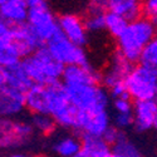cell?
<instances>
[{
    "instance_id": "26",
    "label": "cell",
    "mask_w": 157,
    "mask_h": 157,
    "mask_svg": "<svg viewBox=\"0 0 157 157\" xmlns=\"http://www.w3.org/2000/svg\"><path fill=\"white\" fill-rule=\"evenodd\" d=\"M83 19H84L86 28L89 32V34H96V33L106 30V14L86 13Z\"/></svg>"
},
{
    "instance_id": "33",
    "label": "cell",
    "mask_w": 157,
    "mask_h": 157,
    "mask_svg": "<svg viewBox=\"0 0 157 157\" xmlns=\"http://www.w3.org/2000/svg\"><path fill=\"white\" fill-rule=\"evenodd\" d=\"M3 157H27L25 153H21V152H8L6 155H4Z\"/></svg>"
},
{
    "instance_id": "15",
    "label": "cell",
    "mask_w": 157,
    "mask_h": 157,
    "mask_svg": "<svg viewBox=\"0 0 157 157\" xmlns=\"http://www.w3.org/2000/svg\"><path fill=\"white\" fill-rule=\"evenodd\" d=\"M133 128L137 132H146L148 129H157V102L151 101H137L133 103Z\"/></svg>"
},
{
    "instance_id": "17",
    "label": "cell",
    "mask_w": 157,
    "mask_h": 157,
    "mask_svg": "<svg viewBox=\"0 0 157 157\" xmlns=\"http://www.w3.org/2000/svg\"><path fill=\"white\" fill-rule=\"evenodd\" d=\"M33 82L24 71L21 63L11 67H0V87H8L27 93Z\"/></svg>"
},
{
    "instance_id": "5",
    "label": "cell",
    "mask_w": 157,
    "mask_h": 157,
    "mask_svg": "<svg viewBox=\"0 0 157 157\" xmlns=\"http://www.w3.org/2000/svg\"><path fill=\"white\" fill-rule=\"evenodd\" d=\"M35 129L30 121L23 118H2L0 146L3 151L17 152L32 142Z\"/></svg>"
},
{
    "instance_id": "13",
    "label": "cell",
    "mask_w": 157,
    "mask_h": 157,
    "mask_svg": "<svg viewBox=\"0 0 157 157\" xmlns=\"http://www.w3.org/2000/svg\"><path fill=\"white\" fill-rule=\"evenodd\" d=\"M62 83L65 87L102 84V72L90 63L84 65H68L64 68Z\"/></svg>"
},
{
    "instance_id": "22",
    "label": "cell",
    "mask_w": 157,
    "mask_h": 157,
    "mask_svg": "<svg viewBox=\"0 0 157 157\" xmlns=\"http://www.w3.org/2000/svg\"><path fill=\"white\" fill-rule=\"evenodd\" d=\"M35 129V132L42 136H52L56 133L58 128V124L56 120L49 113H38V114H30L29 120Z\"/></svg>"
},
{
    "instance_id": "19",
    "label": "cell",
    "mask_w": 157,
    "mask_h": 157,
    "mask_svg": "<svg viewBox=\"0 0 157 157\" xmlns=\"http://www.w3.org/2000/svg\"><path fill=\"white\" fill-rule=\"evenodd\" d=\"M25 108L30 114L49 113L48 87L33 84L25 94Z\"/></svg>"
},
{
    "instance_id": "32",
    "label": "cell",
    "mask_w": 157,
    "mask_h": 157,
    "mask_svg": "<svg viewBox=\"0 0 157 157\" xmlns=\"http://www.w3.org/2000/svg\"><path fill=\"white\" fill-rule=\"evenodd\" d=\"M108 92H109L112 99H117V98H131L124 83H121V84H117V86L112 87L111 89H108Z\"/></svg>"
},
{
    "instance_id": "7",
    "label": "cell",
    "mask_w": 157,
    "mask_h": 157,
    "mask_svg": "<svg viewBox=\"0 0 157 157\" xmlns=\"http://www.w3.org/2000/svg\"><path fill=\"white\" fill-rule=\"evenodd\" d=\"M0 42L13 43L20 52L23 59L45 45L32 30L28 23L23 25H9L0 21Z\"/></svg>"
},
{
    "instance_id": "21",
    "label": "cell",
    "mask_w": 157,
    "mask_h": 157,
    "mask_svg": "<svg viewBox=\"0 0 157 157\" xmlns=\"http://www.w3.org/2000/svg\"><path fill=\"white\" fill-rule=\"evenodd\" d=\"M83 146L75 157H112V147L97 137H84Z\"/></svg>"
},
{
    "instance_id": "35",
    "label": "cell",
    "mask_w": 157,
    "mask_h": 157,
    "mask_svg": "<svg viewBox=\"0 0 157 157\" xmlns=\"http://www.w3.org/2000/svg\"><path fill=\"white\" fill-rule=\"evenodd\" d=\"M155 101H156V102H157V94H156V98H155Z\"/></svg>"
},
{
    "instance_id": "2",
    "label": "cell",
    "mask_w": 157,
    "mask_h": 157,
    "mask_svg": "<svg viewBox=\"0 0 157 157\" xmlns=\"http://www.w3.org/2000/svg\"><path fill=\"white\" fill-rule=\"evenodd\" d=\"M21 65L33 84L45 87L62 82L65 68L50 54L45 45L35 50L29 57L24 58L21 60Z\"/></svg>"
},
{
    "instance_id": "31",
    "label": "cell",
    "mask_w": 157,
    "mask_h": 157,
    "mask_svg": "<svg viewBox=\"0 0 157 157\" xmlns=\"http://www.w3.org/2000/svg\"><path fill=\"white\" fill-rule=\"evenodd\" d=\"M143 17L157 25V0H143Z\"/></svg>"
},
{
    "instance_id": "4",
    "label": "cell",
    "mask_w": 157,
    "mask_h": 157,
    "mask_svg": "<svg viewBox=\"0 0 157 157\" xmlns=\"http://www.w3.org/2000/svg\"><path fill=\"white\" fill-rule=\"evenodd\" d=\"M49 114L56 120L59 128L73 131L75 128L78 111L71 102L65 86L59 82L49 86Z\"/></svg>"
},
{
    "instance_id": "3",
    "label": "cell",
    "mask_w": 157,
    "mask_h": 157,
    "mask_svg": "<svg viewBox=\"0 0 157 157\" xmlns=\"http://www.w3.org/2000/svg\"><path fill=\"white\" fill-rule=\"evenodd\" d=\"M71 102L79 113H94L108 111L111 94L102 84L65 87Z\"/></svg>"
},
{
    "instance_id": "18",
    "label": "cell",
    "mask_w": 157,
    "mask_h": 157,
    "mask_svg": "<svg viewBox=\"0 0 157 157\" xmlns=\"http://www.w3.org/2000/svg\"><path fill=\"white\" fill-rule=\"evenodd\" d=\"M83 146V140L79 135L65 133L57 136L50 143V150L56 157H75Z\"/></svg>"
},
{
    "instance_id": "14",
    "label": "cell",
    "mask_w": 157,
    "mask_h": 157,
    "mask_svg": "<svg viewBox=\"0 0 157 157\" xmlns=\"http://www.w3.org/2000/svg\"><path fill=\"white\" fill-rule=\"evenodd\" d=\"M25 94L21 90L8 87H0V113L2 118H19V116L27 111L25 108Z\"/></svg>"
},
{
    "instance_id": "12",
    "label": "cell",
    "mask_w": 157,
    "mask_h": 157,
    "mask_svg": "<svg viewBox=\"0 0 157 157\" xmlns=\"http://www.w3.org/2000/svg\"><path fill=\"white\" fill-rule=\"evenodd\" d=\"M59 32L74 44L86 47L89 42V32L86 28L84 19L79 14L64 13L58 17Z\"/></svg>"
},
{
    "instance_id": "28",
    "label": "cell",
    "mask_w": 157,
    "mask_h": 157,
    "mask_svg": "<svg viewBox=\"0 0 157 157\" xmlns=\"http://www.w3.org/2000/svg\"><path fill=\"white\" fill-rule=\"evenodd\" d=\"M108 11H109V0H88L86 13L107 14Z\"/></svg>"
},
{
    "instance_id": "10",
    "label": "cell",
    "mask_w": 157,
    "mask_h": 157,
    "mask_svg": "<svg viewBox=\"0 0 157 157\" xmlns=\"http://www.w3.org/2000/svg\"><path fill=\"white\" fill-rule=\"evenodd\" d=\"M112 126V117L108 111L94 112V113H79L77 116L74 132L82 138L97 137L102 138L106 131Z\"/></svg>"
},
{
    "instance_id": "30",
    "label": "cell",
    "mask_w": 157,
    "mask_h": 157,
    "mask_svg": "<svg viewBox=\"0 0 157 157\" xmlns=\"http://www.w3.org/2000/svg\"><path fill=\"white\" fill-rule=\"evenodd\" d=\"M133 103L131 98H117L113 99L112 107L114 113H131L133 111Z\"/></svg>"
},
{
    "instance_id": "16",
    "label": "cell",
    "mask_w": 157,
    "mask_h": 157,
    "mask_svg": "<svg viewBox=\"0 0 157 157\" xmlns=\"http://www.w3.org/2000/svg\"><path fill=\"white\" fill-rule=\"evenodd\" d=\"M29 6L27 0H0V18L9 25L28 23Z\"/></svg>"
},
{
    "instance_id": "11",
    "label": "cell",
    "mask_w": 157,
    "mask_h": 157,
    "mask_svg": "<svg viewBox=\"0 0 157 157\" xmlns=\"http://www.w3.org/2000/svg\"><path fill=\"white\" fill-rule=\"evenodd\" d=\"M133 67L135 64L128 62L118 50L113 52L108 59V64L102 71V86L111 89L117 84L124 83Z\"/></svg>"
},
{
    "instance_id": "6",
    "label": "cell",
    "mask_w": 157,
    "mask_h": 157,
    "mask_svg": "<svg viewBox=\"0 0 157 157\" xmlns=\"http://www.w3.org/2000/svg\"><path fill=\"white\" fill-rule=\"evenodd\" d=\"M124 84L133 102L155 99L157 94V72L141 63L135 64Z\"/></svg>"
},
{
    "instance_id": "25",
    "label": "cell",
    "mask_w": 157,
    "mask_h": 157,
    "mask_svg": "<svg viewBox=\"0 0 157 157\" xmlns=\"http://www.w3.org/2000/svg\"><path fill=\"white\" fill-rule=\"evenodd\" d=\"M140 63L157 72V35L143 49Z\"/></svg>"
},
{
    "instance_id": "9",
    "label": "cell",
    "mask_w": 157,
    "mask_h": 157,
    "mask_svg": "<svg viewBox=\"0 0 157 157\" xmlns=\"http://www.w3.org/2000/svg\"><path fill=\"white\" fill-rule=\"evenodd\" d=\"M28 25L44 44L59 33L58 17L52 10L48 2L29 8Z\"/></svg>"
},
{
    "instance_id": "29",
    "label": "cell",
    "mask_w": 157,
    "mask_h": 157,
    "mask_svg": "<svg viewBox=\"0 0 157 157\" xmlns=\"http://www.w3.org/2000/svg\"><path fill=\"white\" fill-rule=\"evenodd\" d=\"M126 136V133L123 132V131H121V129H118L117 127H114L113 124L106 131V133L103 135V141L106 142V143H108V145L112 147L113 145H116L118 141H121L123 137Z\"/></svg>"
},
{
    "instance_id": "1",
    "label": "cell",
    "mask_w": 157,
    "mask_h": 157,
    "mask_svg": "<svg viewBox=\"0 0 157 157\" xmlns=\"http://www.w3.org/2000/svg\"><path fill=\"white\" fill-rule=\"evenodd\" d=\"M157 35V25L146 17L129 21L123 34L116 40V50L132 64H138L142 52Z\"/></svg>"
},
{
    "instance_id": "23",
    "label": "cell",
    "mask_w": 157,
    "mask_h": 157,
    "mask_svg": "<svg viewBox=\"0 0 157 157\" xmlns=\"http://www.w3.org/2000/svg\"><path fill=\"white\" fill-rule=\"evenodd\" d=\"M128 24L129 21L118 14H114L112 11H108L106 14V32L116 40L123 34Z\"/></svg>"
},
{
    "instance_id": "27",
    "label": "cell",
    "mask_w": 157,
    "mask_h": 157,
    "mask_svg": "<svg viewBox=\"0 0 157 157\" xmlns=\"http://www.w3.org/2000/svg\"><path fill=\"white\" fill-rule=\"evenodd\" d=\"M112 124L124 132L126 129L133 127L135 124L133 113H114L112 117Z\"/></svg>"
},
{
    "instance_id": "8",
    "label": "cell",
    "mask_w": 157,
    "mask_h": 157,
    "mask_svg": "<svg viewBox=\"0 0 157 157\" xmlns=\"http://www.w3.org/2000/svg\"><path fill=\"white\" fill-rule=\"evenodd\" d=\"M45 47L59 63L64 67L68 65L89 64V58L84 47H79L65 38L60 32L45 43Z\"/></svg>"
},
{
    "instance_id": "34",
    "label": "cell",
    "mask_w": 157,
    "mask_h": 157,
    "mask_svg": "<svg viewBox=\"0 0 157 157\" xmlns=\"http://www.w3.org/2000/svg\"><path fill=\"white\" fill-rule=\"evenodd\" d=\"M27 157H50L48 155H35V156H30V155H27Z\"/></svg>"
},
{
    "instance_id": "24",
    "label": "cell",
    "mask_w": 157,
    "mask_h": 157,
    "mask_svg": "<svg viewBox=\"0 0 157 157\" xmlns=\"http://www.w3.org/2000/svg\"><path fill=\"white\" fill-rule=\"evenodd\" d=\"M112 157H143L141 151L127 136L112 146Z\"/></svg>"
},
{
    "instance_id": "20",
    "label": "cell",
    "mask_w": 157,
    "mask_h": 157,
    "mask_svg": "<svg viewBox=\"0 0 157 157\" xmlns=\"http://www.w3.org/2000/svg\"><path fill=\"white\" fill-rule=\"evenodd\" d=\"M109 11L133 21L143 17V0H109Z\"/></svg>"
}]
</instances>
